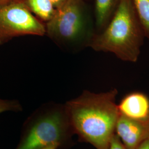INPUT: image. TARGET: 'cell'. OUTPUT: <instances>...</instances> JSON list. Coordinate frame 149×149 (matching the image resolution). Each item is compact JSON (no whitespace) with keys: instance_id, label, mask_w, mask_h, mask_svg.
I'll return each instance as SVG.
<instances>
[{"instance_id":"cell-1","label":"cell","mask_w":149,"mask_h":149,"mask_svg":"<svg viewBox=\"0 0 149 149\" xmlns=\"http://www.w3.org/2000/svg\"><path fill=\"white\" fill-rule=\"evenodd\" d=\"M116 89L96 93L84 91L65 104L70 123L80 141L96 149H108L120 115Z\"/></svg>"},{"instance_id":"cell-2","label":"cell","mask_w":149,"mask_h":149,"mask_svg":"<svg viewBox=\"0 0 149 149\" xmlns=\"http://www.w3.org/2000/svg\"><path fill=\"white\" fill-rule=\"evenodd\" d=\"M145 38L133 0H119L107 26L101 32L92 34L87 46L96 52L112 53L123 61L135 63Z\"/></svg>"},{"instance_id":"cell-3","label":"cell","mask_w":149,"mask_h":149,"mask_svg":"<svg viewBox=\"0 0 149 149\" xmlns=\"http://www.w3.org/2000/svg\"><path fill=\"white\" fill-rule=\"evenodd\" d=\"M16 149H42L58 143L61 149L73 145L74 133L65 104L48 103L39 107L24 122Z\"/></svg>"},{"instance_id":"cell-4","label":"cell","mask_w":149,"mask_h":149,"mask_svg":"<svg viewBox=\"0 0 149 149\" xmlns=\"http://www.w3.org/2000/svg\"><path fill=\"white\" fill-rule=\"evenodd\" d=\"M86 24L82 0H68L45 23V35L60 47L70 48L84 36Z\"/></svg>"},{"instance_id":"cell-5","label":"cell","mask_w":149,"mask_h":149,"mask_svg":"<svg viewBox=\"0 0 149 149\" xmlns=\"http://www.w3.org/2000/svg\"><path fill=\"white\" fill-rule=\"evenodd\" d=\"M45 35V23L32 14L23 0L0 6V45L15 38Z\"/></svg>"},{"instance_id":"cell-6","label":"cell","mask_w":149,"mask_h":149,"mask_svg":"<svg viewBox=\"0 0 149 149\" xmlns=\"http://www.w3.org/2000/svg\"><path fill=\"white\" fill-rule=\"evenodd\" d=\"M115 134L126 149H135L149 136V120L140 122L119 115L116 125Z\"/></svg>"},{"instance_id":"cell-7","label":"cell","mask_w":149,"mask_h":149,"mask_svg":"<svg viewBox=\"0 0 149 149\" xmlns=\"http://www.w3.org/2000/svg\"><path fill=\"white\" fill-rule=\"evenodd\" d=\"M119 114L129 119L140 122L149 119V98L141 92H133L124 97L119 104Z\"/></svg>"},{"instance_id":"cell-8","label":"cell","mask_w":149,"mask_h":149,"mask_svg":"<svg viewBox=\"0 0 149 149\" xmlns=\"http://www.w3.org/2000/svg\"><path fill=\"white\" fill-rule=\"evenodd\" d=\"M119 0H96L95 22L100 32L108 24L116 11Z\"/></svg>"},{"instance_id":"cell-9","label":"cell","mask_w":149,"mask_h":149,"mask_svg":"<svg viewBox=\"0 0 149 149\" xmlns=\"http://www.w3.org/2000/svg\"><path fill=\"white\" fill-rule=\"evenodd\" d=\"M32 14L44 23L49 21L53 17L56 8L50 0H23Z\"/></svg>"},{"instance_id":"cell-10","label":"cell","mask_w":149,"mask_h":149,"mask_svg":"<svg viewBox=\"0 0 149 149\" xmlns=\"http://www.w3.org/2000/svg\"><path fill=\"white\" fill-rule=\"evenodd\" d=\"M145 37L149 41V0H133Z\"/></svg>"},{"instance_id":"cell-11","label":"cell","mask_w":149,"mask_h":149,"mask_svg":"<svg viewBox=\"0 0 149 149\" xmlns=\"http://www.w3.org/2000/svg\"><path fill=\"white\" fill-rule=\"evenodd\" d=\"M22 111V107L18 101L0 98V114L7 111L20 112Z\"/></svg>"},{"instance_id":"cell-12","label":"cell","mask_w":149,"mask_h":149,"mask_svg":"<svg viewBox=\"0 0 149 149\" xmlns=\"http://www.w3.org/2000/svg\"><path fill=\"white\" fill-rule=\"evenodd\" d=\"M108 149H126L117 135L114 134L112 137Z\"/></svg>"},{"instance_id":"cell-13","label":"cell","mask_w":149,"mask_h":149,"mask_svg":"<svg viewBox=\"0 0 149 149\" xmlns=\"http://www.w3.org/2000/svg\"><path fill=\"white\" fill-rule=\"evenodd\" d=\"M135 149H149V136L144 139Z\"/></svg>"},{"instance_id":"cell-14","label":"cell","mask_w":149,"mask_h":149,"mask_svg":"<svg viewBox=\"0 0 149 149\" xmlns=\"http://www.w3.org/2000/svg\"><path fill=\"white\" fill-rule=\"evenodd\" d=\"M56 9L59 8L66 3L68 0H50Z\"/></svg>"},{"instance_id":"cell-15","label":"cell","mask_w":149,"mask_h":149,"mask_svg":"<svg viewBox=\"0 0 149 149\" xmlns=\"http://www.w3.org/2000/svg\"><path fill=\"white\" fill-rule=\"evenodd\" d=\"M42 149H61V146L58 143H53Z\"/></svg>"},{"instance_id":"cell-16","label":"cell","mask_w":149,"mask_h":149,"mask_svg":"<svg viewBox=\"0 0 149 149\" xmlns=\"http://www.w3.org/2000/svg\"><path fill=\"white\" fill-rule=\"evenodd\" d=\"M12 1L13 0H0V6L5 5L6 3H8Z\"/></svg>"},{"instance_id":"cell-17","label":"cell","mask_w":149,"mask_h":149,"mask_svg":"<svg viewBox=\"0 0 149 149\" xmlns=\"http://www.w3.org/2000/svg\"></svg>"}]
</instances>
